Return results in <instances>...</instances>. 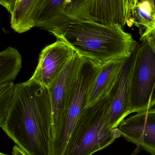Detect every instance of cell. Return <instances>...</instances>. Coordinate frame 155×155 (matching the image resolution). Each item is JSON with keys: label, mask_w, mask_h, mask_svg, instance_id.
Returning <instances> with one entry per match:
<instances>
[{"label": "cell", "mask_w": 155, "mask_h": 155, "mask_svg": "<svg viewBox=\"0 0 155 155\" xmlns=\"http://www.w3.org/2000/svg\"><path fill=\"white\" fill-rule=\"evenodd\" d=\"M138 147L137 149V150H135V151H134V152H133V153H132V154L130 155H136V154H137V152H138V149H139L140 148V147Z\"/></svg>", "instance_id": "obj_19"}, {"label": "cell", "mask_w": 155, "mask_h": 155, "mask_svg": "<svg viewBox=\"0 0 155 155\" xmlns=\"http://www.w3.org/2000/svg\"><path fill=\"white\" fill-rule=\"evenodd\" d=\"M53 35L80 57L90 59L100 66L127 57L138 43L119 25L87 21L71 22Z\"/></svg>", "instance_id": "obj_2"}, {"label": "cell", "mask_w": 155, "mask_h": 155, "mask_svg": "<svg viewBox=\"0 0 155 155\" xmlns=\"http://www.w3.org/2000/svg\"><path fill=\"white\" fill-rule=\"evenodd\" d=\"M139 43L127 57L115 84L108 93L110 106L108 120L110 127L117 128L130 114V80Z\"/></svg>", "instance_id": "obj_8"}, {"label": "cell", "mask_w": 155, "mask_h": 155, "mask_svg": "<svg viewBox=\"0 0 155 155\" xmlns=\"http://www.w3.org/2000/svg\"><path fill=\"white\" fill-rule=\"evenodd\" d=\"M117 128L127 141L155 155V109L130 116Z\"/></svg>", "instance_id": "obj_10"}, {"label": "cell", "mask_w": 155, "mask_h": 155, "mask_svg": "<svg viewBox=\"0 0 155 155\" xmlns=\"http://www.w3.org/2000/svg\"><path fill=\"white\" fill-rule=\"evenodd\" d=\"M127 57L117 59L101 66L91 88L86 108L93 106L107 95L115 84Z\"/></svg>", "instance_id": "obj_13"}, {"label": "cell", "mask_w": 155, "mask_h": 155, "mask_svg": "<svg viewBox=\"0 0 155 155\" xmlns=\"http://www.w3.org/2000/svg\"><path fill=\"white\" fill-rule=\"evenodd\" d=\"M1 127L28 155H52V108L48 88L31 79L17 84Z\"/></svg>", "instance_id": "obj_1"}, {"label": "cell", "mask_w": 155, "mask_h": 155, "mask_svg": "<svg viewBox=\"0 0 155 155\" xmlns=\"http://www.w3.org/2000/svg\"><path fill=\"white\" fill-rule=\"evenodd\" d=\"M12 155H28L18 146L15 145L13 147L12 151Z\"/></svg>", "instance_id": "obj_17"}, {"label": "cell", "mask_w": 155, "mask_h": 155, "mask_svg": "<svg viewBox=\"0 0 155 155\" xmlns=\"http://www.w3.org/2000/svg\"><path fill=\"white\" fill-rule=\"evenodd\" d=\"M109 97L83 110L71 135L64 155H92L123 137L117 128L110 127L108 112Z\"/></svg>", "instance_id": "obj_3"}, {"label": "cell", "mask_w": 155, "mask_h": 155, "mask_svg": "<svg viewBox=\"0 0 155 155\" xmlns=\"http://www.w3.org/2000/svg\"><path fill=\"white\" fill-rule=\"evenodd\" d=\"M82 57L75 52L48 87L52 108V140L56 137L68 110L75 76Z\"/></svg>", "instance_id": "obj_7"}, {"label": "cell", "mask_w": 155, "mask_h": 155, "mask_svg": "<svg viewBox=\"0 0 155 155\" xmlns=\"http://www.w3.org/2000/svg\"><path fill=\"white\" fill-rule=\"evenodd\" d=\"M75 53L67 43L57 40L41 51L38 66L30 79L48 87Z\"/></svg>", "instance_id": "obj_9"}, {"label": "cell", "mask_w": 155, "mask_h": 155, "mask_svg": "<svg viewBox=\"0 0 155 155\" xmlns=\"http://www.w3.org/2000/svg\"><path fill=\"white\" fill-rule=\"evenodd\" d=\"M140 36L130 80V114L155 105V36Z\"/></svg>", "instance_id": "obj_4"}, {"label": "cell", "mask_w": 155, "mask_h": 155, "mask_svg": "<svg viewBox=\"0 0 155 155\" xmlns=\"http://www.w3.org/2000/svg\"><path fill=\"white\" fill-rule=\"evenodd\" d=\"M22 66L21 56L18 51L9 47L0 53V84L13 81Z\"/></svg>", "instance_id": "obj_15"}, {"label": "cell", "mask_w": 155, "mask_h": 155, "mask_svg": "<svg viewBox=\"0 0 155 155\" xmlns=\"http://www.w3.org/2000/svg\"><path fill=\"white\" fill-rule=\"evenodd\" d=\"M16 89L13 81L0 84V127L5 121L12 105Z\"/></svg>", "instance_id": "obj_16"}, {"label": "cell", "mask_w": 155, "mask_h": 155, "mask_svg": "<svg viewBox=\"0 0 155 155\" xmlns=\"http://www.w3.org/2000/svg\"><path fill=\"white\" fill-rule=\"evenodd\" d=\"M65 0H43L37 15L35 25L52 34L78 21L69 17L64 12Z\"/></svg>", "instance_id": "obj_12"}, {"label": "cell", "mask_w": 155, "mask_h": 155, "mask_svg": "<svg viewBox=\"0 0 155 155\" xmlns=\"http://www.w3.org/2000/svg\"><path fill=\"white\" fill-rule=\"evenodd\" d=\"M133 25L140 29V36L155 31V13L150 0H133L131 9Z\"/></svg>", "instance_id": "obj_14"}, {"label": "cell", "mask_w": 155, "mask_h": 155, "mask_svg": "<svg viewBox=\"0 0 155 155\" xmlns=\"http://www.w3.org/2000/svg\"><path fill=\"white\" fill-rule=\"evenodd\" d=\"M151 2V5H152V9L153 11L155 13V0H150Z\"/></svg>", "instance_id": "obj_18"}, {"label": "cell", "mask_w": 155, "mask_h": 155, "mask_svg": "<svg viewBox=\"0 0 155 155\" xmlns=\"http://www.w3.org/2000/svg\"><path fill=\"white\" fill-rule=\"evenodd\" d=\"M0 155H7V154H4V153H0Z\"/></svg>", "instance_id": "obj_20"}, {"label": "cell", "mask_w": 155, "mask_h": 155, "mask_svg": "<svg viewBox=\"0 0 155 155\" xmlns=\"http://www.w3.org/2000/svg\"><path fill=\"white\" fill-rule=\"evenodd\" d=\"M101 66L90 59L82 58L75 76L70 99L61 127L52 140V155H64L71 135L86 108L89 93Z\"/></svg>", "instance_id": "obj_5"}, {"label": "cell", "mask_w": 155, "mask_h": 155, "mask_svg": "<svg viewBox=\"0 0 155 155\" xmlns=\"http://www.w3.org/2000/svg\"><path fill=\"white\" fill-rule=\"evenodd\" d=\"M154 34H155V32H154Z\"/></svg>", "instance_id": "obj_21"}, {"label": "cell", "mask_w": 155, "mask_h": 155, "mask_svg": "<svg viewBox=\"0 0 155 155\" xmlns=\"http://www.w3.org/2000/svg\"><path fill=\"white\" fill-rule=\"evenodd\" d=\"M43 0H1L0 4L11 15V26L18 33L36 27L35 21Z\"/></svg>", "instance_id": "obj_11"}, {"label": "cell", "mask_w": 155, "mask_h": 155, "mask_svg": "<svg viewBox=\"0 0 155 155\" xmlns=\"http://www.w3.org/2000/svg\"><path fill=\"white\" fill-rule=\"evenodd\" d=\"M133 0H65L64 12L78 21L101 25L133 26Z\"/></svg>", "instance_id": "obj_6"}]
</instances>
